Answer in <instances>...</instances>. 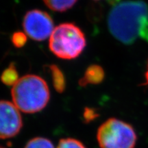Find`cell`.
<instances>
[{
    "label": "cell",
    "instance_id": "7",
    "mask_svg": "<svg viewBox=\"0 0 148 148\" xmlns=\"http://www.w3.org/2000/svg\"><path fill=\"white\" fill-rule=\"evenodd\" d=\"M105 77L104 70L101 66L92 64L88 66L84 75L79 80L81 86H86L89 84H98L103 82Z\"/></svg>",
    "mask_w": 148,
    "mask_h": 148
},
{
    "label": "cell",
    "instance_id": "13",
    "mask_svg": "<svg viewBox=\"0 0 148 148\" xmlns=\"http://www.w3.org/2000/svg\"><path fill=\"white\" fill-rule=\"evenodd\" d=\"M11 40L14 47L21 48L26 44L27 40V35L22 32H16L12 34Z\"/></svg>",
    "mask_w": 148,
    "mask_h": 148
},
{
    "label": "cell",
    "instance_id": "16",
    "mask_svg": "<svg viewBox=\"0 0 148 148\" xmlns=\"http://www.w3.org/2000/svg\"><path fill=\"white\" fill-rule=\"evenodd\" d=\"M94 1H101V0H94ZM109 1H114L115 0H109Z\"/></svg>",
    "mask_w": 148,
    "mask_h": 148
},
{
    "label": "cell",
    "instance_id": "8",
    "mask_svg": "<svg viewBox=\"0 0 148 148\" xmlns=\"http://www.w3.org/2000/svg\"><path fill=\"white\" fill-rule=\"evenodd\" d=\"M52 79L53 87L59 93H62L66 88L65 77L60 68L56 64H51L49 66Z\"/></svg>",
    "mask_w": 148,
    "mask_h": 148
},
{
    "label": "cell",
    "instance_id": "5",
    "mask_svg": "<svg viewBox=\"0 0 148 148\" xmlns=\"http://www.w3.org/2000/svg\"><path fill=\"white\" fill-rule=\"evenodd\" d=\"M23 27L27 36L37 41L50 37L54 29L50 15L40 10L28 11L24 16Z\"/></svg>",
    "mask_w": 148,
    "mask_h": 148
},
{
    "label": "cell",
    "instance_id": "3",
    "mask_svg": "<svg viewBox=\"0 0 148 148\" xmlns=\"http://www.w3.org/2000/svg\"><path fill=\"white\" fill-rule=\"evenodd\" d=\"M86 38L81 29L71 23H61L49 37V47L53 54L64 60L76 58L86 47Z\"/></svg>",
    "mask_w": 148,
    "mask_h": 148
},
{
    "label": "cell",
    "instance_id": "15",
    "mask_svg": "<svg viewBox=\"0 0 148 148\" xmlns=\"http://www.w3.org/2000/svg\"><path fill=\"white\" fill-rule=\"evenodd\" d=\"M145 78H146V84H148V70L147 73L145 74Z\"/></svg>",
    "mask_w": 148,
    "mask_h": 148
},
{
    "label": "cell",
    "instance_id": "9",
    "mask_svg": "<svg viewBox=\"0 0 148 148\" xmlns=\"http://www.w3.org/2000/svg\"><path fill=\"white\" fill-rule=\"evenodd\" d=\"M45 5L56 12H64L71 8L77 0H42Z\"/></svg>",
    "mask_w": 148,
    "mask_h": 148
},
{
    "label": "cell",
    "instance_id": "1",
    "mask_svg": "<svg viewBox=\"0 0 148 148\" xmlns=\"http://www.w3.org/2000/svg\"><path fill=\"white\" fill-rule=\"evenodd\" d=\"M148 19V5L143 1H124L111 9L108 27L111 34L122 43L132 44Z\"/></svg>",
    "mask_w": 148,
    "mask_h": 148
},
{
    "label": "cell",
    "instance_id": "2",
    "mask_svg": "<svg viewBox=\"0 0 148 148\" xmlns=\"http://www.w3.org/2000/svg\"><path fill=\"white\" fill-rule=\"evenodd\" d=\"M11 95L16 108L25 113L42 110L50 97L47 83L36 75H26L18 79L12 86Z\"/></svg>",
    "mask_w": 148,
    "mask_h": 148
},
{
    "label": "cell",
    "instance_id": "10",
    "mask_svg": "<svg viewBox=\"0 0 148 148\" xmlns=\"http://www.w3.org/2000/svg\"><path fill=\"white\" fill-rule=\"evenodd\" d=\"M18 72L16 71L15 66L12 63L3 71L1 75V80L7 86H14L18 80Z\"/></svg>",
    "mask_w": 148,
    "mask_h": 148
},
{
    "label": "cell",
    "instance_id": "11",
    "mask_svg": "<svg viewBox=\"0 0 148 148\" xmlns=\"http://www.w3.org/2000/svg\"><path fill=\"white\" fill-rule=\"evenodd\" d=\"M24 148H55L52 142L44 137H35L27 142Z\"/></svg>",
    "mask_w": 148,
    "mask_h": 148
},
{
    "label": "cell",
    "instance_id": "6",
    "mask_svg": "<svg viewBox=\"0 0 148 148\" xmlns=\"http://www.w3.org/2000/svg\"><path fill=\"white\" fill-rule=\"evenodd\" d=\"M22 127L23 120L15 105L8 101L0 100V138L14 137Z\"/></svg>",
    "mask_w": 148,
    "mask_h": 148
},
{
    "label": "cell",
    "instance_id": "17",
    "mask_svg": "<svg viewBox=\"0 0 148 148\" xmlns=\"http://www.w3.org/2000/svg\"><path fill=\"white\" fill-rule=\"evenodd\" d=\"M0 148H6V147H2V146H0Z\"/></svg>",
    "mask_w": 148,
    "mask_h": 148
},
{
    "label": "cell",
    "instance_id": "4",
    "mask_svg": "<svg viewBox=\"0 0 148 148\" xmlns=\"http://www.w3.org/2000/svg\"><path fill=\"white\" fill-rule=\"evenodd\" d=\"M137 139L132 125L110 118L103 122L97 132V140L101 148H134Z\"/></svg>",
    "mask_w": 148,
    "mask_h": 148
},
{
    "label": "cell",
    "instance_id": "12",
    "mask_svg": "<svg viewBox=\"0 0 148 148\" xmlns=\"http://www.w3.org/2000/svg\"><path fill=\"white\" fill-rule=\"evenodd\" d=\"M56 148H86L82 142L73 138H64L59 140Z\"/></svg>",
    "mask_w": 148,
    "mask_h": 148
},
{
    "label": "cell",
    "instance_id": "14",
    "mask_svg": "<svg viewBox=\"0 0 148 148\" xmlns=\"http://www.w3.org/2000/svg\"><path fill=\"white\" fill-rule=\"evenodd\" d=\"M140 37L148 42V19L143 24V27L140 30Z\"/></svg>",
    "mask_w": 148,
    "mask_h": 148
}]
</instances>
